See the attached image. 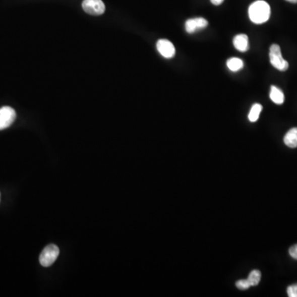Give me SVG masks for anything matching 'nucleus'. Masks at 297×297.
I'll return each instance as SVG.
<instances>
[{
	"label": "nucleus",
	"instance_id": "obj_11",
	"mask_svg": "<svg viewBox=\"0 0 297 297\" xmlns=\"http://www.w3.org/2000/svg\"><path fill=\"white\" fill-rule=\"evenodd\" d=\"M226 65L229 71H233V72L241 71L244 67L243 61L240 58H236V57H233V58L228 60Z\"/></svg>",
	"mask_w": 297,
	"mask_h": 297
},
{
	"label": "nucleus",
	"instance_id": "obj_4",
	"mask_svg": "<svg viewBox=\"0 0 297 297\" xmlns=\"http://www.w3.org/2000/svg\"><path fill=\"white\" fill-rule=\"evenodd\" d=\"M82 8L87 14L99 16L104 14L106 7L102 0H84Z\"/></svg>",
	"mask_w": 297,
	"mask_h": 297
},
{
	"label": "nucleus",
	"instance_id": "obj_15",
	"mask_svg": "<svg viewBox=\"0 0 297 297\" xmlns=\"http://www.w3.org/2000/svg\"><path fill=\"white\" fill-rule=\"evenodd\" d=\"M287 295L289 297H297V283L287 287Z\"/></svg>",
	"mask_w": 297,
	"mask_h": 297
},
{
	"label": "nucleus",
	"instance_id": "obj_10",
	"mask_svg": "<svg viewBox=\"0 0 297 297\" xmlns=\"http://www.w3.org/2000/svg\"><path fill=\"white\" fill-rule=\"evenodd\" d=\"M270 98L272 99V102L278 105L282 104L284 100H285V97H284V93H282V91L276 86L271 87Z\"/></svg>",
	"mask_w": 297,
	"mask_h": 297
},
{
	"label": "nucleus",
	"instance_id": "obj_1",
	"mask_svg": "<svg viewBox=\"0 0 297 297\" xmlns=\"http://www.w3.org/2000/svg\"><path fill=\"white\" fill-rule=\"evenodd\" d=\"M271 9L268 3L258 0L253 3L249 9V17L255 24H263L270 18Z\"/></svg>",
	"mask_w": 297,
	"mask_h": 297
},
{
	"label": "nucleus",
	"instance_id": "obj_8",
	"mask_svg": "<svg viewBox=\"0 0 297 297\" xmlns=\"http://www.w3.org/2000/svg\"><path fill=\"white\" fill-rule=\"evenodd\" d=\"M233 44H234L236 50H238L241 52H245L250 49L249 37H248L247 35H236L234 39H233Z\"/></svg>",
	"mask_w": 297,
	"mask_h": 297
},
{
	"label": "nucleus",
	"instance_id": "obj_14",
	"mask_svg": "<svg viewBox=\"0 0 297 297\" xmlns=\"http://www.w3.org/2000/svg\"><path fill=\"white\" fill-rule=\"evenodd\" d=\"M236 286L238 287L239 289H241V290H247V289L250 288V283L248 281V279L246 280H240V281H237L235 283Z\"/></svg>",
	"mask_w": 297,
	"mask_h": 297
},
{
	"label": "nucleus",
	"instance_id": "obj_7",
	"mask_svg": "<svg viewBox=\"0 0 297 297\" xmlns=\"http://www.w3.org/2000/svg\"><path fill=\"white\" fill-rule=\"evenodd\" d=\"M208 25L207 19L203 18H190L185 23V29L188 33H194L198 30L203 29Z\"/></svg>",
	"mask_w": 297,
	"mask_h": 297
},
{
	"label": "nucleus",
	"instance_id": "obj_6",
	"mask_svg": "<svg viewBox=\"0 0 297 297\" xmlns=\"http://www.w3.org/2000/svg\"><path fill=\"white\" fill-rule=\"evenodd\" d=\"M157 50L162 56L166 59H171L175 55V47L173 44L166 39H160L157 42Z\"/></svg>",
	"mask_w": 297,
	"mask_h": 297
},
{
	"label": "nucleus",
	"instance_id": "obj_12",
	"mask_svg": "<svg viewBox=\"0 0 297 297\" xmlns=\"http://www.w3.org/2000/svg\"><path fill=\"white\" fill-rule=\"evenodd\" d=\"M262 110H263V106L259 103H255L253 105V107H251L250 113H249V120L251 123H255L257 121L259 120V116L261 113Z\"/></svg>",
	"mask_w": 297,
	"mask_h": 297
},
{
	"label": "nucleus",
	"instance_id": "obj_18",
	"mask_svg": "<svg viewBox=\"0 0 297 297\" xmlns=\"http://www.w3.org/2000/svg\"><path fill=\"white\" fill-rule=\"evenodd\" d=\"M287 2L292 3V4H297V0H286Z\"/></svg>",
	"mask_w": 297,
	"mask_h": 297
},
{
	"label": "nucleus",
	"instance_id": "obj_17",
	"mask_svg": "<svg viewBox=\"0 0 297 297\" xmlns=\"http://www.w3.org/2000/svg\"><path fill=\"white\" fill-rule=\"evenodd\" d=\"M211 4H213L214 5H220L224 2V0H211Z\"/></svg>",
	"mask_w": 297,
	"mask_h": 297
},
{
	"label": "nucleus",
	"instance_id": "obj_9",
	"mask_svg": "<svg viewBox=\"0 0 297 297\" xmlns=\"http://www.w3.org/2000/svg\"><path fill=\"white\" fill-rule=\"evenodd\" d=\"M284 143L290 148L297 147V127L290 129L284 137Z\"/></svg>",
	"mask_w": 297,
	"mask_h": 297
},
{
	"label": "nucleus",
	"instance_id": "obj_16",
	"mask_svg": "<svg viewBox=\"0 0 297 297\" xmlns=\"http://www.w3.org/2000/svg\"><path fill=\"white\" fill-rule=\"evenodd\" d=\"M289 254L291 258L297 260V245H293L292 247L290 248Z\"/></svg>",
	"mask_w": 297,
	"mask_h": 297
},
{
	"label": "nucleus",
	"instance_id": "obj_2",
	"mask_svg": "<svg viewBox=\"0 0 297 297\" xmlns=\"http://www.w3.org/2000/svg\"><path fill=\"white\" fill-rule=\"evenodd\" d=\"M270 63L274 68L280 71H287L289 67L288 62L283 59L281 55V48L277 44L271 45L270 52H269Z\"/></svg>",
	"mask_w": 297,
	"mask_h": 297
},
{
	"label": "nucleus",
	"instance_id": "obj_13",
	"mask_svg": "<svg viewBox=\"0 0 297 297\" xmlns=\"http://www.w3.org/2000/svg\"><path fill=\"white\" fill-rule=\"evenodd\" d=\"M260 280H261V272L259 270L252 271L248 277V281L250 282L251 286L259 285Z\"/></svg>",
	"mask_w": 297,
	"mask_h": 297
},
{
	"label": "nucleus",
	"instance_id": "obj_3",
	"mask_svg": "<svg viewBox=\"0 0 297 297\" xmlns=\"http://www.w3.org/2000/svg\"><path fill=\"white\" fill-rule=\"evenodd\" d=\"M60 250L55 245H49L42 250L40 255V263L41 266L48 268L52 265L59 256Z\"/></svg>",
	"mask_w": 297,
	"mask_h": 297
},
{
	"label": "nucleus",
	"instance_id": "obj_5",
	"mask_svg": "<svg viewBox=\"0 0 297 297\" xmlns=\"http://www.w3.org/2000/svg\"><path fill=\"white\" fill-rule=\"evenodd\" d=\"M16 119V111L11 107L0 108V131L6 129L14 123Z\"/></svg>",
	"mask_w": 297,
	"mask_h": 297
}]
</instances>
